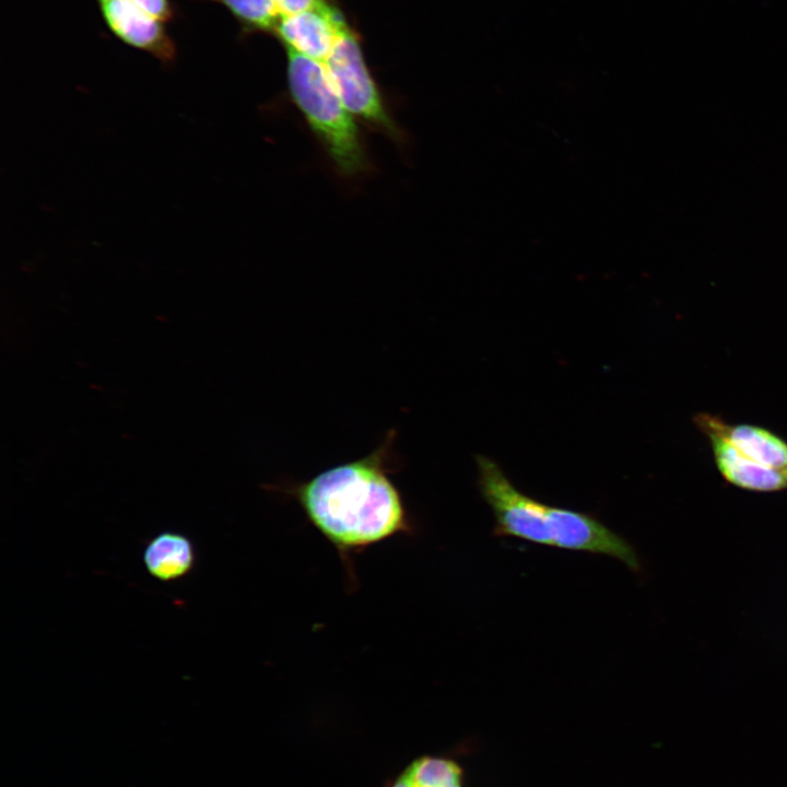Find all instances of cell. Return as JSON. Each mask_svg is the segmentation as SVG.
<instances>
[{
  "label": "cell",
  "instance_id": "6da1fadb",
  "mask_svg": "<svg viewBox=\"0 0 787 787\" xmlns=\"http://www.w3.org/2000/svg\"><path fill=\"white\" fill-rule=\"evenodd\" d=\"M395 437L391 430L368 455L287 488L309 522L342 554L411 529L403 498L390 478Z\"/></svg>",
  "mask_w": 787,
  "mask_h": 787
},
{
  "label": "cell",
  "instance_id": "7a4b0ae2",
  "mask_svg": "<svg viewBox=\"0 0 787 787\" xmlns=\"http://www.w3.org/2000/svg\"><path fill=\"white\" fill-rule=\"evenodd\" d=\"M478 484L495 519L494 535L563 550L614 557L641 569L634 548L598 518L552 506L520 492L493 459L479 455Z\"/></svg>",
  "mask_w": 787,
  "mask_h": 787
},
{
  "label": "cell",
  "instance_id": "3957f363",
  "mask_svg": "<svg viewBox=\"0 0 787 787\" xmlns=\"http://www.w3.org/2000/svg\"><path fill=\"white\" fill-rule=\"evenodd\" d=\"M290 95L343 176L368 167L355 117L342 103L324 62L285 48Z\"/></svg>",
  "mask_w": 787,
  "mask_h": 787
},
{
  "label": "cell",
  "instance_id": "277c9868",
  "mask_svg": "<svg viewBox=\"0 0 787 787\" xmlns=\"http://www.w3.org/2000/svg\"><path fill=\"white\" fill-rule=\"evenodd\" d=\"M324 63L342 103L354 117L391 138L401 137L366 64L360 37L349 24Z\"/></svg>",
  "mask_w": 787,
  "mask_h": 787
},
{
  "label": "cell",
  "instance_id": "5b68a950",
  "mask_svg": "<svg viewBox=\"0 0 787 787\" xmlns=\"http://www.w3.org/2000/svg\"><path fill=\"white\" fill-rule=\"evenodd\" d=\"M109 31L124 44L145 51L164 64L176 59V45L164 22L129 0H96Z\"/></svg>",
  "mask_w": 787,
  "mask_h": 787
},
{
  "label": "cell",
  "instance_id": "8992f818",
  "mask_svg": "<svg viewBox=\"0 0 787 787\" xmlns=\"http://www.w3.org/2000/svg\"><path fill=\"white\" fill-rule=\"evenodd\" d=\"M348 24L342 12L328 1L313 10L281 16L273 36L284 48L325 62Z\"/></svg>",
  "mask_w": 787,
  "mask_h": 787
},
{
  "label": "cell",
  "instance_id": "52a82bcc",
  "mask_svg": "<svg viewBox=\"0 0 787 787\" xmlns=\"http://www.w3.org/2000/svg\"><path fill=\"white\" fill-rule=\"evenodd\" d=\"M693 421L702 433H718L749 459L787 474V442L772 431L754 424H729L706 412L697 413Z\"/></svg>",
  "mask_w": 787,
  "mask_h": 787
},
{
  "label": "cell",
  "instance_id": "ba28073f",
  "mask_svg": "<svg viewBox=\"0 0 787 787\" xmlns=\"http://www.w3.org/2000/svg\"><path fill=\"white\" fill-rule=\"evenodd\" d=\"M717 470L732 485L753 492H777L787 489V474L759 465L737 450L724 436L707 431Z\"/></svg>",
  "mask_w": 787,
  "mask_h": 787
},
{
  "label": "cell",
  "instance_id": "9c48e42d",
  "mask_svg": "<svg viewBox=\"0 0 787 787\" xmlns=\"http://www.w3.org/2000/svg\"><path fill=\"white\" fill-rule=\"evenodd\" d=\"M195 559L190 539L173 531L156 535L143 552V562L149 574L162 582L184 577L191 571Z\"/></svg>",
  "mask_w": 787,
  "mask_h": 787
},
{
  "label": "cell",
  "instance_id": "30bf717a",
  "mask_svg": "<svg viewBox=\"0 0 787 787\" xmlns=\"http://www.w3.org/2000/svg\"><path fill=\"white\" fill-rule=\"evenodd\" d=\"M386 787H463V770L450 757L422 754L406 764Z\"/></svg>",
  "mask_w": 787,
  "mask_h": 787
},
{
  "label": "cell",
  "instance_id": "8fae6325",
  "mask_svg": "<svg viewBox=\"0 0 787 787\" xmlns=\"http://www.w3.org/2000/svg\"><path fill=\"white\" fill-rule=\"evenodd\" d=\"M224 5L245 34H272L281 19L274 0H211Z\"/></svg>",
  "mask_w": 787,
  "mask_h": 787
},
{
  "label": "cell",
  "instance_id": "7c38bea8",
  "mask_svg": "<svg viewBox=\"0 0 787 787\" xmlns=\"http://www.w3.org/2000/svg\"><path fill=\"white\" fill-rule=\"evenodd\" d=\"M155 19L167 23L175 16L172 0H129Z\"/></svg>",
  "mask_w": 787,
  "mask_h": 787
},
{
  "label": "cell",
  "instance_id": "4fadbf2b",
  "mask_svg": "<svg viewBox=\"0 0 787 787\" xmlns=\"http://www.w3.org/2000/svg\"><path fill=\"white\" fill-rule=\"evenodd\" d=\"M281 16L292 15L313 10L326 4L329 0H274Z\"/></svg>",
  "mask_w": 787,
  "mask_h": 787
}]
</instances>
